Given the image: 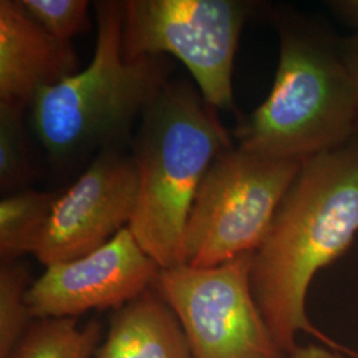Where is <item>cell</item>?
Returning a JSON list of instances; mask_svg holds the SVG:
<instances>
[{
  "label": "cell",
  "mask_w": 358,
  "mask_h": 358,
  "mask_svg": "<svg viewBox=\"0 0 358 358\" xmlns=\"http://www.w3.org/2000/svg\"><path fill=\"white\" fill-rule=\"evenodd\" d=\"M358 238V137L304 161L268 234L252 254L250 282L276 344L289 357L304 332L344 355L309 320L310 282Z\"/></svg>",
  "instance_id": "cell-1"
},
{
  "label": "cell",
  "mask_w": 358,
  "mask_h": 358,
  "mask_svg": "<svg viewBox=\"0 0 358 358\" xmlns=\"http://www.w3.org/2000/svg\"><path fill=\"white\" fill-rule=\"evenodd\" d=\"M273 20L280 50L272 90L232 136L247 152L304 162L358 137L357 92L341 40L296 13Z\"/></svg>",
  "instance_id": "cell-2"
},
{
  "label": "cell",
  "mask_w": 358,
  "mask_h": 358,
  "mask_svg": "<svg viewBox=\"0 0 358 358\" xmlns=\"http://www.w3.org/2000/svg\"><path fill=\"white\" fill-rule=\"evenodd\" d=\"M234 148L217 109L185 81H167L141 117L133 157L138 198L129 230L161 269L186 264L185 235L208 169Z\"/></svg>",
  "instance_id": "cell-3"
},
{
  "label": "cell",
  "mask_w": 358,
  "mask_h": 358,
  "mask_svg": "<svg viewBox=\"0 0 358 358\" xmlns=\"http://www.w3.org/2000/svg\"><path fill=\"white\" fill-rule=\"evenodd\" d=\"M97 40L90 64L35 94L31 125L52 162L69 165L121 149L133 124L166 85L165 57L127 59L122 1H96Z\"/></svg>",
  "instance_id": "cell-4"
},
{
  "label": "cell",
  "mask_w": 358,
  "mask_h": 358,
  "mask_svg": "<svg viewBox=\"0 0 358 358\" xmlns=\"http://www.w3.org/2000/svg\"><path fill=\"white\" fill-rule=\"evenodd\" d=\"M304 162L232 148L208 169L185 235L186 264L208 268L255 252Z\"/></svg>",
  "instance_id": "cell-5"
},
{
  "label": "cell",
  "mask_w": 358,
  "mask_h": 358,
  "mask_svg": "<svg viewBox=\"0 0 358 358\" xmlns=\"http://www.w3.org/2000/svg\"><path fill=\"white\" fill-rule=\"evenodd\" d=\"M127 59L171 55L190 71L206 103L234 108L232 71L244 24L255 3L242 0H127Z\"/></svg>",
  "instance_id": "cell-6"
},
{
  "label": "cell",
  "mask_w": 358,
  "mask_h": 358,
  "mask_svg": "<svg viewBox=\"0 0 358 358\" xmlns=\"http://www.w3.org/2000/svg\"><path fill=\"white\" fill-rule=\"evenodd\" d=\"M252 254L208 268L161 269L154 284L186 336L192 358H287L252 294Z\"/></svg>",
  "instance_id": "cell-7"
},
{
  "label": "cell",
  "mask_w": 358,
  "mask_h": 358,
  "mask_svg": "<svg viewBox=\"0 0 358 358\" xmlns=\"http://www.w3.org/2000/svg\"><path fill=\"white\" fill-rule=\"evenodd\" d=\"M137 198L134 157L121 149L97 154L76 182L57 196L34 255L48 267L96 251L128 227Z\"/></svg>",
  "instance_id": "cell-8"
},
{
  "label": "cell",
  "mask_w": 358,
  "mask_h": 358,
  "mask_svg": "<svg viewBox=\"0 0 358 358\" xmlns=\"http://www.w3.org/2000/svg\"><path fill=\"white\" fill-rule=\"evenodd\" d=\"M159 272L125 227L93 252L45 267L31 282L27 304L35 320L77 319L93 309H120L149 291Z\"/></svg>",
  "instance_id": "cell-9"
},
{
  "label": "cell",
  "mask_w": 358,
  "mask_h": 358,
  "mask_svg": "<svg viewBox=\"0 0 358 358\" xmlns=\"http://www.w3.org/2000/svg\"><path fill=\"white\" fill-rule=\"evenodd\" d=\"M77 71L71 41L44 31L19 0L0 1V103L29 108L38 90Z\"/></svg>",
  "instance_id": "cell-10"
},
{
  "label": "cell",
  "mask_w": 358,
  "mask_h": 358,
  "mask_svg": "<svg viewBox=\"0 0 358 358\" xmlns=\"http://www.w3.org/2000/svg\"><path fill=\"white\" fill-rule=\"evenodd\" d=\"M96 358H192L177 316L150 289L120 308Z\"/></svg>",
  "instance_id": "cell-11"
},
{
  "label": "cell",
  "mask_w": 358,
  "mask_h": 358,
  "mask_svg": "<svg viewBox=\"0 0 358 358\" xmlns=\"http://www.w3.org/2000/svg\"><path fill=\"white\" fill-rule=\"evenodd\" d=\"M59 194L26 189L6 194L0 202L1 263L34 254Z\"/></svg>",
  "instance_id": "cell-12"
},
{
  "label": "cell",
  "mask_w": 358,
  "mask_h": 358,
  "mask_svg": "<svg viewBox=\"0 0 358 358\" xmlns=\"http://www.w3.org/2000/svg\"><path fill=\"white\" fill-rule=\"evenodd\" d=\"M101 325L80 327L77 319L35 320L10 358H90L101 340Z\"/></svg>",
  "instance_id": "cell-13"
},
{
  "label": "cell",
  "mask_w": 358,
  "mask_h": 358,
  "mask_svg": "<svg viewBox=\"0 0 358 358\" xmlns=\"http://www.w3.org/2000/svg\"><path fill=\"white\" fill-rule=\"evenodd\" d=\"M27 108L0 103V189L26 190L38 177L26 122Z\"/></svg>",
  "instance_id": "cell-14"
},
{
  "label": "cell",
  "mask_w": 358,
  "mask_h": 358,
  "mask_svg": "<svg viewBox=\"0 0 358 358\" xmlns=\"http://www.w3.org/2000/svg\"><path fill=\"white\" fill-rule=\"evenodd\" d=\"M26 264L13 260L0 267V358H10L35 319L27 304L31 285Z\"/></svg>",
  "instance_id": "cell-15"
},
{
  "label": "cell",
  "mask_w": 358,
  "mask_h": 358,
  "mask_svg": "<svg viewBox=\"0 0 358 358\" xmlns=\"http://www.w3.org/2000/svg\"><path fill=\"white\" fill-rule=\"evenodd\" d=\"M38 26L53 38L71 41L90 26L88 0H19Z\"/></svg>",
  "instance_id": "cell-16"
},
{
  "label": "cell",
  "mask_w": 358,
  "mask_h": 358,
  "mask_svg": "<svg viewBox=\"0 0 358 358\" xmlns=\"http://www.w3.org/2000/svg\"><path fill=\"white\" fill-rule=\"evenodd\" d=\"M341 45L345 56L346 64L349 66L350 75L356 87L358 101V32L350 38H343Z\"/></svg>",
  "instance_id": "cell-17"
},
{
  "label": "cell",
  "mask_w": 358,
  "mask_h": 358,
  "mask_svg": "<svg viewBox=\"0 0 358 358\" xmlns=\"http://www.w3.org/2000/svg\"><path fill=\"white\" fill-rule=\"evenodd\" d=\"M289 358H348V355L333 350L327 346H299Z\"/></svg>",
  "instance_id": "cell-18"
},
{
  "label": "cell",
  "mask_w": 358,
  "mask_h": 358,
  "mask_svg": "<svg viewBox=\"0 0 358 358\" xmlns=\"http://www.w3.org/2000/svg\"><path fill=\"white\" fill-rule=\"evenodd\" d=\"M334 13L343 16L348 22L358 26V0H343L328 3Z\"/></svg>",
  "instance_id": "cell-19"
}]
</instances>
